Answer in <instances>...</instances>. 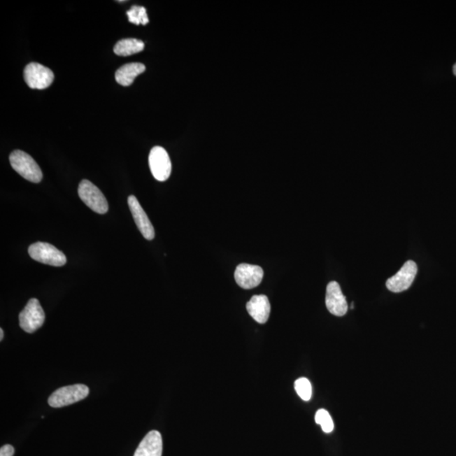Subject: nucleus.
Masks as SVG:
<instances>
[{"label": "nucleus", "mask_w": 456, "mask_h": 456, "mask_svg": "<svg viewBox=\"0 0 456 456\" xmlns=\"http://www.w3.org/2000/svg\"><path fill=\"white\" fill-rule=\"evenodd\" d=\"M44 321L45 313L39 301L36 299L28 301L27 306L19 315L20 328L27 333H34L43 327Z\"/></svg>", "instance_id": "5"}, {"label": "nucleus", "mask_w": 456, "mask_h": 456, "mask_svg": "<svg viewBox=\"0 0 456 456\" xmlns=\"http://www.w3.org/2000/svg\"><path fill=\"white\" fill-rule=\"evenodd\" d=\"M3 339V329H0V341Z\"/></svg>", "instance_id": "20"}, {"label": "nucleus", "mask_w": 456, "mask_h": 456, "mask_svg": "<svg viewBox=\"0 0 456 456\" xmlns=\"http://www.w3.org/2000/svg\"><path fill=\"white\" fill-rule=\"evenodd\" d=\"M295 390L302 400L308 401L312 397V385L306 378H300L295 381Z\"/></svg>", "instance_id": "17"}, {"label": "nucleus", "mask_w": 456, "mask_h": 456, "mask_svg": "<svg viewBox=\"0 0 456 456\" xmlns=\"http://www.w3.org/2000/svg\"><path fill=\"white\" fill-rule=\"evenodd\" d=\"M145 71V64L141 63H130L123 65L116 71L115 79L117 83L123 87L132 85L134 79Z\"/></svg>", "instance_id": "14"}, {"label": "nucleus", "mask_w": 456, "mask_h": 456, "mask_svg": "<svg viewBox=\"0 0 456 456\" xmlns=\"http://www.w3.org/2000/svg\"><path fill=\"white\" fill-rule=\"evenodd\" d=\"M14 453V447L10 445L3 446L0 449V456H13Z\"/></svg>", "instance_id": "19"}, {"label": "nucleus", "mask_w": 456, "mask_h": 456, "mask_svg": "<svg viewBox=\"0 0 456 456\" xmlns=\"http://www.w3.org/2000/svg\"><path fill=\"white\" fill-rule=\"evenodd\" d=\"M79 197L90 209L95 213L103 215L108 213V203L104 194L95 185L87 179H83L80 183L78 189Z\"/></svg>", "instance_id": "4"}, {"label": "nucleus", "mask_w": 456, "mask_h": 456, "mask_svg": "<svg viewBox=\"0 0 456 456\" xmlns=\"http://www.w3.org/2000/svg\"><path fill=\"white\" fill-rule=\"evenodd\" d=\"M126 14L128 15L129 22L134 25L145 26L149 22L148 12L145 7L133 6Z\"/></svg>", "instance_id": "16"}, {"label": "nucleus", "mask_w": 456, "mask_h": 456, "mask_svg": "<svg viewBox=\"0 0 456 456\" xmlns=\"http://www.w3.org/2000/svg\"><path fill=\"white\" fill-rule=\"evenodd\" d=\"M315 422L321 426L325 433H332L334 429V422L331 415L327 410L320 409L315 414Z\"/></svg>", "instance_id": "18"}, {"label": "nucleus", "mask_w": 456, "mask_h": 456, "mask_svg": "<svg viewBox=\"0 0 456 456\" xmlns=\"http://www.w3.org/2000/svg\"><path fill=\"white\" fill-rule=\"evenodd\" d=\"M453 71H454L455 76H456V64L454 65Z\"/></svg>", "instance_id": "21"}, {"label": "nucleus", "mask_w": 456, "mask_h": 456, "mask_svg": "<svg viewBox=\"0 0 456 456\" xmlns=\"http://www.w3.org/2000/svg\"><path fill=\"white\" fill-rule=\"evenodd\" d=\"M247 311L259 324L267 322L271 313V304L266 295H255L248 301Z\"/></svg>", "instance_id": "12"}, {"label": "nucleus", "mask_w": 456, "mask_h": 456, "mask_svg": "<svg viewBox=\"0 0 456 456\" xmlns=\"http://www.w3.org/2000/svg\"><path fill=\"white\" fill-rule=\"evenodd\" d=\"M264 271L262 267L253 264H241L236 269V283L243 289L258 287L262 282Z\"/></svg>", "instance_id": "9"}, {"label": "nucleus", "mask_w": 456, "mask_h": 456, "mask_svg": "<svg viewBox=\"0 0 456 456\" xmlns=\"http://www.w3.org/2000/svg\"><path fill=\"white\" fill-rule=\"evenodd\" d=\"M24 79L31 89L43 90L50 87L54 81V73L43 64L30 63L24 70Z\"/></svg>", "instance_id": "6"}, {"label": "nucleus", "mask_w": 456, "mask_h": 456, "mask_svg": "<svg viewBox=\"0 0 456 456\" xmlns=\"http://www.w3.org/2000/svg\"><path fill=\"white\" fill-rule=\"evenodd\" d=\"M145 48V43L136 38H125L119 41L114 46V54L127 57L138 54Z\"/></svg>", "instance_id": "15"}, {"label": "nucleus", "mask_w": 456, "mask_h": 456, "mask_svg": "<svg viewBox=\"0 0 456 456\" xmlns=\"http://www.w3.org/2000/svg\"><path fill=\"white\" fill-rule=\"evenodd\" d=\"M128 204L138 229L140 230L141 234L143 235L145 239L150 241V240L155 238V231L148 215H146L145 211L142 208L139 201L134 195H130L128 198Z\"/></svg>", "instance_id": "11"}, {"label": "nucleus", "mask_w": 456, "mask_h": 456, "mask_svg": "<svg viewBox=\"0 0 456 456\" xmlns=\"http://www.w3.org/2000/svg\"><path fill=\"white\" fill-rule=\"evenodd\" d=\"M10 162L15 172H17L27 180L35 183V184L42 181V170L30 155L22 152V150H14L10 154Z\"/></svg>", "instance_id": "1"}, {"label": "nucleus", "mask_w": 456, "mask_h": 456, "mask_svg": "<svg viewBox=\"0 0 456 456\" xmlns=\"http://www.w3.org/2000/svg\"><path fill=\"white\" fill-rule=\"evenodd\" d=\"M149 166L150 172L157 180L164 182L168 180L172 172V164L166 150L162 146H155L149 155Z\"/></svg>", "instance_id": "7"}, {"label": "nucleus", "mask_w": 456, "mask_h": 456, "mask_svg": "<svg viewBox=\"0 0 456 456\" xmlns=\"http://www.w3.org/2000/svg\"><path fill=\"white\" fill-rule=\"evenodd\" d=\"M325 304L329 313L336 316H344L348 311V305L340 285L336 282H331L327 288Z\"/></svg>", "instance_id": "10"}, {"label": "nucleus", "mask_w": 456, "mask_h": 456, "mask_svg": "<svg viewBox=\"0 0 456 456\" xmlns=\"http://www.w3.org/2000/svg\"><path fill=\"white\" fill-rule=\"evenodd\" d=\"M162 439L157 430L149 432L142 439L134 456H162Z\"/></svg>", "instance_id": "13"}, {"label": "nucleus", "mask_w": 456, "mask_h": 456, "mask_svg": "<svg viewBox=\"0 0 456 456\" xmlns=\"http://www.w3.org/2000/svg\"><path fill=\"white\" fill-rule=\"evenodd\" d=\"M89 392L88 387L85 385L64 386L51 394L48 398V404L55 408L70 406L84 400L88 397Z\"/></svg>", "instance_id": "2"}, {"label": "nucleus", "mask_w": 456, "mask_h": 456, "mask_svg": "<svg viewBox=\"0 0 456 456\" xmlns=\"http://www.w3.org/2000/svg\"><path fill=\"white\" fill-rule=\"evenodd\" d=\"M28 253L36 262L60 267L67 262L66 256L50 243L38 242L29 247Z\"/></svg>", "instance_id": "3"}, {"label": "nucleus", "mask_w": 456, "mask_h": 456, "mask_svg": "<svg viewBox=\"0 0 456 456\" xmlns=\"http://www.w3.org/2000/svg\"><path fill=\"white\" fill-rule=\"evenodd\" d=\"M417 273V264L413 260H408L396 275L387 280L386 287L392 292H404L412 286Z\"/></svg>", "instance_id": "8"}]
</instances>
